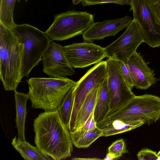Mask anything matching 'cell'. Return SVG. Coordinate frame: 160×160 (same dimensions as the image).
<instances>
[{"label":"cell","instance_id":"4316f807","mask_svg":"<svg viewBox=\"0 0 160 160\" xmlns=\"http://www.w3.org/2000/svg\"><path fill=\"white\" fill-rule=\"evenodd\" d=\"M97 127V122L94 118V111L83 125L78 130L85 131L91 130L94 129Z\"/></svg>","mask_w":160,"mask_h":160},{"label":"cell","instance_id":"7a4b0ae2","mask_svg":"<svg viewBox=\"0 0 160 160\" xmlns=\"http://www.w3.org/2000/svg\"><path fill=\"white\" fill-rule=\"evenodd\" d=\"M22 49L16 36L0 22V78L6 91L16 90L23 78Z\"/></svg>","mask_w":160,"mask_h":160},{"label":"cell","instance_id":"f1b7e54d","mask_svg":"<svg viewBox=\"0 0 160 160\" xmlns=\"http://www.w3.org/2000/svg\"><path fill=\"white\" fill-rule=\"evenodd\" d=\"M83 0H72V3L74 5H76L82 2Z\"/></svg>","mask_w":160,"mask_h":160},{"label":"cell","instance_id":"4dcf8cb0","mask_svg":"<svg viewBox=\"0 0 160 160\" xmlns=\"http://www.w3.org/2000/svg\"><path fill=\"white\" fill-rule=\"evenodd\" d=\"M158 156L159 157L160 160V150L157 153Z\"/></svg>","mask_w":160,"mask_h":160},{"label":"cell","instance_id":"d6986e66","mask_svg":"<svg viewBox=\"0 0 160 160\" xmlns=\"http://www.w3.org/2000/svg\"><path fill=\"white\" fill-rule=\"evenodd\" d=\"M109 106L110 98L107 76L104 81L100 87L94 109V118L97 123L104 119L109 111Z\"/></svg>","mask_w":160,"mask_h":160},{"label":"cell","instance_id":"7402d4cb","mask_svg":"<svg viewBox=\"0 0 160 160\" xmlns=\"http://www.w3.org/2000/svg\"><path fill=\"white\" fill-rule=\"evenodd\" d=\"M108 152L114 155L117 159L123 154L128 152L123 139L117 140L113 142L108 147Z\"/></svg>","mask_w":160,"mask_h":160},{"label":"cell","instance_id":"83f0119b","mask_svg":"<svg viewBox=\"0 0 160 160\" xmlns=\"http://www.w3.org/2000/svg\"><path fill=\"white\" fill-rule=\"evenodd\" d=\"M103 159L104 160H113L117 159V158L113 154L108 152Z\"/></svg>","mask_w":160,"mask_h":160},{"label":"cell","instance_id":"ba28073f","mask_svg":"<svg viewBox=\"0 0 160 160\" xmlns=\"http://www.w3.org/2000/svg\"><path fill=\"white\" fill-rule=\"evenodd\" d=\"M107 76V62L102 61L91 68L76 82L71 123L75 122L79 111L88 93L95 87L102 84Z\"/></svg>","mask_w":160,"mask_h":160},{"label":"cell","instance_id":"6da1fadb","mask_svg":"<svg viewBox=\"0 0 160 160\" xmlns=\"http://www.w3.org/2000/svg\"><path fill=\"white\" fill-rule=\"evenodd\" d=\"M34 141L42 152L53 160L71 157L73 151L70 133L58 110L41 113L34 120Z\"/></svg>","mask_w":160,"mask_h":160},{"label":"cell","instance_id":"9c48e42d","mask_svg":"<svg viewBox=\"0 0 160 160\" xmlns=\"http://www.w3.org/2000/svg\"><path fill=\"white\" fill-rule=\"evenodd\" d=\"M106 61L110 98L109 111L126 103L135 95L122 74L119 62L108 58Z\"/></svg>","mask_w":160,"mask_h":160},{"label":"cell","instance_id":"2e32d148","mask_svg":"<svg viewBox=\"0 0 160 160\" xmlns=\"http://www.w3.org/2000/svg\"><path fill=\"white\" fill-rule=\"evenodd\" d=\"M15 100L16 117L15 119L16 126L18 130V140L25 141V123L26 115V102L29 99L28 93L14 91Z\"/></svg>","mask_w":160,"mask_h":160},{"label":"cell","instance_id":"4fadbf2b","mask_svg":"<svg viewBox=\"0 0 160 160\" xmlns=\"http://www.w3.org/2000/svg\"><path fill=\"white\" fill-rule=\"evenodd\" d=\"M132 20L130 17L126 16L117 19L94 22L82 34L83 40L92 42L107 37L114 36L127 28Z\"/></svg>","mask_w":160,"mask_h":160},{"label":"cell","instance_id":"ac0fdd59","mask_svg":"<svg viewBox=\"0 0 160 160\" xmlns=\"http://www.w3.org/2000/svg\"><path fill=\"white\" fill-rule=\"evenodd\" d=\"M70 133L72 144L78 148H87L102 137V130L98 127L92 130H78Z\"/></svg>","mask_w":160,"mask_h":160},{"label":"cell","instance_id":"8fae6325","mask_svg":"<svg viewBox=\"0 0 160 160\" xmlns=\"http://www.w3.org/2000/svg\"><path fill=\"white\" fill-rule=\"evenodd\" d=\"M130 11L138 22L144 42L154 48L160 46V25L157 24L146 0H132Z\"/></svg>","mask_w":160,"mask_h":160},{"label":"cell","instance_id":"e0dca14e","mask_svg":"<svg viewBox=\"0 0 160 160\" xmlns=\"http://www.w3.org/2000/svg\"><path fill=\"white\" fill-rule=\"evenodd\" d=\"M12 144L26 160H53L42 152L37 147H35L28 142L21 141L15 137L12 140Z\"/></svg>","mask_w":160,"mask_h":160},{"label":"cell","instance_id":"8992f818","mask_svg":"<svg viewBox=\"0 0 160 160\" xmlns=\"http://www.w3.org/2000/svg\"><path fill=\"white\" fill-rule=\"evenodd\" d=\"M94 22V16L87 12L68 11L55 16L45 32L51 41H63L83 34Z\"/></svg>","mask_w":160,"mask_h":160},{"label":"cell","instance_id":"7c38bea8","mask_svg":"<svg viewBox=\"0 0 160 160\" xmlns=\"http://www.w3.org/2000/svg\"><path fill=\"white\" fill-rule=\"evenodd\" d=\"M43 72L51 78H61L72 76L74 70L69 65L62 46L51 42L43 55Z\"/></svg>","mask_w":160,"mask_h":160},{"label":"cell","instance_id":"52a82bcc","mask_svg":"<svg viewBox=\"0 0 160 160\" xmlns=\"http://www.w3.org/2000/svg\"><path fill=\"white\" fill-rule=\"evenodd\" d=\"M144 42L139 24L133 19L122 34L105 48L107 57L127 64L129 58Z\"/></svg>","mask_w":160,"mask_h":160},{"label":"cell","instance_id":"5bb4252c","mask_svg":"<svg viewBox=\"0 0 160 160\" xmlns=\"http://www.w3.org/2000/svg\"><path fill=\"white\" fill-rule=\"evenodd\" d=\"M127 64L131 72L134 86L137 89L146 90L158 81L154 70L148 65L140 53L135 52L128 61Z\"/></svg>","mask_w":160,"mask_h":160},{"label":"cell","instance_id":"30bf717a","mask_svg":"<svg viewBox=\"0 0 160 160\" xmlns=\"http://www.w3.org/2000/svg\"><path fill=\"white\" fill-rule=\"evenodd\" d=\"M63 48L70 65L74 68L89 67L107 57L105 48L92 42L74 43Z\"/></svg>","mask_w":160,"mask_h":160},{"label":"cell","instance_id":"603a6c76","mask_svg":"<svg viewBox=\"0 0 160 160\" xmlns=\"http://www.w3.org/2000/svg\"><path fill=\"white\" fill-rule=\"evenodd\" d=\"M132 0H83L82 5L84 7L105 3H114L122 5H131Z\"/></svg>","mask_w":160,"mask_h":160},{"label":"cell","instance_id":"5b68a950","mask_svg":"<svg viewBox=\"0 0 160 160\" xmlns=\"http://www.w3.org/2000/svg\"><path fill=\"white\" fill-rule=\"evenodd\" d=\"M12 30L22 45L21 76L28 77L42 60L51 41L45 32L28 24H16Z\"/></svg>","mask_w":160,"mask_h":160},{"label":"cell","instance_id":"ffe728a7","mask_svg":"<svg viewBox=\"0 0 160 160\" xmlns=\"http://www.w3.org/2000/svg\"><path fill=\"white\" fill-rule=\"evenodd\" d=\"M20 0H1L0 22L12 30L16 25L13 19L14 8L16 1Z\"/></svg>","mask_w":160,"mask_h":160},{"label":"cell","instance_id":"cb8c5ba5","mask_svg":"<svg viewBox=\"0 0 160 160\" xmlns=\"http://www.w3.org/2000/svg\"><path fill=\"white\" fill-rule=\"evenodd\" d=\"M156 23L160 25V0H146Z\"/></svg>","mask_w":160,"mask_h":160},{"label":"cell","instance_id":"277c9868","mask_svg":"<svg viewBox=\"0 0 160 160\" xmlns=\"http://www.w3.org/2000/svg\"><path fill=\"white\" fill-rule=\"evenodd\" d=\"M115 119L130 123L140 121L148 125L156 122L160 119V98L148 94L135 96L122 105L109 111L102 121Z\"/></svg>","mask_w":160,"mask_h":160},{"label":"cell","instance_id":"484cf974","mask_svg":"<svg viewBox=\"0 0 160 160\" xmlns=\"http://www.w3.org/2000/svg\"><path fill=\"white\" fill-rule=\"evenodd\" d=\"M120 66L122 74L129 85L132 89L134 86V83L132 74L127 64L122 62H120Z\"/></svg>","mask_w":160,"mask_h":160},{"label":"cell","instance_id":"3957f363","mask_svg":"<svg viewBox=\"0 0 160 160\" xmlns=\"http://www.w3.org/2000/svg\"><path fill=\"white\" fill-rule=\"evenodd\" d=\"M27 81L31 108L45 112L58 110L65 96L76 82L67 78H31Z\"/></svg>","mask_w":160,"mask_h":160},{"label":"cell","instance_id":"f546056e","mask_svg":"<svg viewBox=\"0 0 160 160\" xmlns=\"http://www.w3.org/2000/svg\"><path fill=\"white\" fill-rule=\"evenodd\" d=\"M72 159H75V160H76V159H88V160H89V159H99V158H73Z\"/></svg>","mask_w":160,"mask_h":160},{"label":"cell","instance_id":"44dd1931","mask_svg":"<svg viewBox=\"0 0 160 160\" xmlns=\"http://www.w3.org/2000/svg\"><path fill=\"white\" fill-rule=\"evenodd\" d=\"M74 90L75 85L66 94L58 109L61 119L68 129L73 104Z\"/></svg>","mask_w":160,"mask_h":160},{"label":"cell","instance_id":"9a60e30c","mask_svg":"<svg viewBox=\"0 0 160 160\" xmlns=\"http://www.w3.org/2000/svg\"><path fill=\"white\" fill-rule=\"evenodd\" d=\"M101 85L94 88L88 94L79 111L72 132L79 129L94 111Z\"/></svg>","mask_w":160,"mask_h":160},{"label":"cell","instance_id":"d4e9b609","mask_svg":"<svg viewBox=\"0 0 160 160\" xmlns=\"http://www.w3.org/2000/svg\"><path fill=\"white\" fill-rule=\"evenodd\" d=\"M137 156L139 160H160L156 152L148 148L141 150L138 152Z\"/></svg>","mask_w":160,"mask_h":160}]
</instances>
